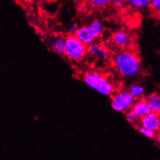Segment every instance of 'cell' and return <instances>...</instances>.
I'll list each match as a JSON object with an SVG mask.
<instances>
[{"label": "cell", "instance_id": "cell-1", "mask_svg": "<svg viewBox=\"0 0 160 160\" xmlns=\"http://www.w3.org/2000/svg\"><path fill=\"white\" fill-rule=\"evenodd\" d=\"M113 67L117 72L123 78L135 77L142 69V63L138 56L134 52L121 50L112 58Z\"/></svg>", "mask_w": 160, "mask_h": 160}, {"label": "cell", "instance_id": "cell-2", "mask_svg": "<svg viewBox=\"0 0 160 160\" xmlns=\"http://www.w3.org/2000/svg\"><path fill=\"white\" fill-rule=\"evenodd\" d=\"M84 82L91 89L103 96H112L115 92V86L107 76L97 72H89L83 76Z\"/></svg>", "mask_w": 160, "mask_h": 160}, {"label": "cell", "instance_id": "cell-3", "mask_svg": "<svg viewBox=\"0 0 160 160\" xmlns=\"http://www.w3.org/2000/svg\"><path fill=\"white\" fill-rule=\"evenodd\" d=\"M87 54V45L76 35L68 34L65 38V57L67 58L72 62H80Z\"/></svg>", "mask_w": 160, "mask_h": 160}, {"label": "cell", "instance_id": "cell-4", "mask_svg": "<svg viewBox=\"0 0 160 160\" xmlns=\"http://www.w3.org/2000/svg\"><path fill=\"white\" fill-rule=\"evenodd\" d=\"M103 33V23L100 20H93L87 26L79 27L76 36L85 44L89 45L100 38Z\"/></svg>", "mask_w": 160, "mask_h": 160}, {"label": "cell", "instance_id": "cell-5", "mask_svg": "<svg viewBox=\"0 0 160 160\" xmlns=\"http://www.w3.org/2000/svg\"><path fill=\"white\" fill-rule=\"evenodd\" d=\"M134 103L135 99L128 90H121L112 97L111 107L117 112L126 113L132 109Z\"/></svg>", "mask_w": 160, "mask_h": 160}, {"label": "cell", "instance_id": "cell-6", "mask_svg": "<svg viewBox=\"0 0 160 160\" xmlns=\"http://www.w3.org/2000/svg\"><path fill=\"white\" fill-rule=\"evenodd\" d=\"M132 39L130 33L124 30H119L113 34L111 38V43L117 48L124 50L131 45Z\"/></svg>", "mask_w": 160, "mask_h": 160}, {"label": "cell", "instance_id": "cell-7", "mask_svg": "<svg viewBox=\"0 0 160 160\" xmlns=\"http://www.w3.org/2000/svg\"><path fill=\"white\" fill-rule=\"evenodd\" d=\"M140 126L157 133L160 131V114L151 112L140 119Z\"/></svg>", "mask_w": 160, "mask_h": 160}, {"label": "cell", "instance_id": "cell-8", "mask_svg": "<svg viewBox=\"0 0 160 160\" xmlns=\"http://www.w3.org/2000/svg\"><path fill=\"white\" fill-rule=\"evenodd\" d=\"M132 110L138 117L139 119L143 118L144 116L147 115L148 113L152 112L148 102L147 101V100H144V99L137 100V101H135V103L132 106Z\"/></svg>", "mask_w": 160, "mask_h": 160}, {"label": "cell", "instance_id": "cell-9", "mask_svg": "<svg viewBox=\"0 0 160 160\" xmlns=\"http://www.w3.org/2000/svg\"><path fill=\"white\" fill-rule=\"evenodd\" d=\"M51 49L61 56H65V38L62 37H54L49 42Z\"/></svg>", "mask_w": 160, "mask_h": 160}, {"label": "cell", "instance_id": "cell-10", "mask_svg": "<svg viewBox=\"0 0 160 160\" xmlns=\"http://www.w3.org/2000/svg\"><path fill=\"white\" fill-rule=\"evenodd\" d=\"M152 112L160 114V95L159 93H153L147 98Z\"/></svg>", "mask_w": 160, "mask_h": 160}, {"label": "cell", "instance_id": "cell-11", "mask_svg": "<svg viewBox=\"0 0 160 160\" xmlns=\"http://www.w3.org/2000/svg\"><path fill=\"white\" fill-rule=\"evenodd\" d=\"M128 91L134 97L135 100H140L142 99L145 94V89L143 86L141 84H133L130 88H129Z\"/></svg>", "mask_w": 160, "mask_h": 160}, {"label": "cell", "instance_id": "cell-12", "mask_svg": "<svg viewBox=\"0 0 160 160\" xmlns=\"http://www.w3.org/2000/svg\"><path fill=\"white\" fill-rule=\"evenodd\" d=\"M126 2L137 9H143L150 6V0H126Z\"/></svg>", "mask_w": 160, "mask_h": 160}, {"label": "cell", "instance_id": "cell-13", "mask_svg": "<svg viewBox=\"0 0 160 160\" xmlns=\"http://www.w3.org/2000/svg\"><path fill=\"white\" fill-rule=\"evenodd\" d=\"M102 47H103V46L100 45V44H98V43H96V42L92 43V44L87 45L88 54L93 56V57L98 58L99 53H100V51Z\"/></svg>", "mask_w": 160, "mask_h": 160}, {"label": "cell", "instance_id": "cell-14", "mask_svg": "<svg viewBox=\"0 0 160 160\" xmlns=\"http://www.w3.org/2000/svg\"><path fill=\"white\" fill-rule=\"evenodd\" d=\"M88 2L95 8H104L111 3L112 0H87Z\"/></svg>", "mask_w": 160, "mask_h": 160}, {"label": "cell", "instance_id": "cell-15", "mask_svg": "<svg viewBox=\"0 0 160 160\" xmlns=\"http://www.w3.org/2000/svg\"><path fill=\"white\" fill-rule=\"evenodd\" d=\"M126 119L128 121L130 124H136L138 121L139 118L135 114V113L133 111V110L131 109V110H128L126 112Z\"/></svg>", "mask_w": 160, "mask_h": 160}, {"label": "cell", "instance_id": "cell-16", "mask_svg": "<svg viewBox=\"0 0 160 160\" xmlns=\"http://www.w3.org/2000/svg\"><path fill=\"white\" fill-rule=\"evenodd\" d=\"M138 132L141 134H143L144 136H145V137L148 138H156V132H152L151 130H148V129L142 127V126H140L138 128Z\"/></svg>", "mask_w": 160, "mask_h": 160}, {"label": "cell", "instance_id": "cell-17", "mask_svg": "<svg viewBox=\"0 0 160 160\" xmlns=\"http://www.w3.org/2000/svg\"><path fill=\"white\" fill-rule=\"evenodd\" d=\"M126 0H112L110 4L113 6L116 9H121L125 6Z\"/></svg>", "mask_w": 160, "mask_h": 160}, {"label": "cell", "instance_id": "cell-18", "mask_svg": "<svg viewBox=\"0 0 160 160\" xmlns=\"http://www.w3.org/2000/svg\"><path fill=\"white\" fill-rule=\"evenodd\" d=\"M109 55H110V54H109L108 50H107L106 48L103 47H103L101 48V49H100V53H99V55H98V58H99L103 59V60H105V59L108 58Z\"/></svg>", "mask_w": 160, "mask_h": 160}, {"label": "cell", "instance_id": "cell-19", "mask_svg": "<svg viewBox=\"0 0 160 160\" xmlns=\"http://www.w3.org/2000/svg\"><path fill=\"white\" fill-rule=\"evenodd\" d=\"M150 6L153 10L160 13V0H150Z\"/></svg>", "mask_w": 160, "mask_h": 160}, {"label": "cell", "instance_id": "cell-20", "mask_svg": "<svg viewBox=\"0 0 160 160\" xmlns=\"http://www.w3.org/2000/svg\"><path fill=\"white\" fill-rule=\"evenodd\" d=\"M78 29H79V27H78L77 24H76V23H73V24L70 25V27H68V34L76 35Z\"/></svg>", "mask_w": 160, "mask_h": 160}, {"label": "cell", "instance_id": "cell-21", "mask_svg": "<svg viewBox=\"0 0 160 160\" xmlns=\"http://www.w3.org/2000/svg\"><path fill=\"white\" fill-rule=\"evenodd\" d=\"M156 141H157L158 143H159L160 145V131H159V132H158V133H156Z\"/></svg>", "mask_w": 160, "mask_h": 160}, {"label": "cell", "instance_id": "cell-22", "mask_svg": "<svg viewBox=\"0 0 160 160\" xmlns=\"http://www.w3.org/2000/svg\"><path fill=\"white\" fill-rule=\"evenodd\" d=\"M34 33H35V34H36V35H40V34H41V30H38V29H35Z\"/></svg>", "mask_w": 160, "mask_h": 160}, {"label": "cell", "instance_id": "cell-23", "mask_svg": "<svg viewBox=\"0 0 160 160\" xmlns=\"http://www.w3.org/2000/svg\"><path fill=\"white\" fill-rule=\"evenodd\" d=\"M20 1L23 2H31V0H20Z\"/></svg>", "mask_w": 160, "mask_h": 160}]
</instances>
